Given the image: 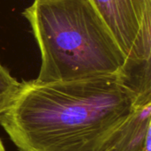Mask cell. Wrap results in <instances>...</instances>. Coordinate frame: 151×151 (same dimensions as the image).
Returning <instances> with one entry per match:
<instances>
[{
    "label": "cell",
    "mask_w": 151,
    "mask_h": 151,
    "mask_svg": "<svg viewBox=\"0 0 151 151\" xmlns=\"http://www.w3.org/2000/svg\"><path fill=\"white\" fill-rule=\"evenodd\" d=\"M151 99L135 103L128 119L111 134L104 151H151Z\"/></svg>",
    "instance_id": "cell-4"
},
{
    "label": "cell",
    "mask_w": 151,
    "mask_h": 151,
    "mask_svg": "<svg viewBox=\"0 0 151 151\" xmlns=\"http://www.w3.org/2000/svg\"><path fill=\"white\" fill-rule=\"evenodd\" d=\"M22 87V82L12 76L9 70L0 63V116L15 103Z\"/></svg>",
    "instance_id": "cell-5"
},
{
    "label": "cell",
    "mask_w": 151,
    "mask_h": 151,
    "mask_svg": "<svg viewBox=\"0 0 151 151\" xmlns=\"http://www.w3.org/2000/svg\"><path fill=\"white\" fill-rule=\"evenodd\" d=\"M111 31L127 65L151 62V0H90Z\"/></svg>",
    "instance_id": "cell-3"
},
{
    "label": "cell",
    "mask_w": 151,
    "mask_h": 151,
    "mask_svg": "<svg viewBox=\"0 0 151 151\" xmlns=\"http://www.w3.org/2000/svg\"><path fill=\"white\" fill-rule=\"evenodd\" d=\"M0 151H5V149H4V146L2 142V141L0 140Z\"/></svg>",
    "instance_id": "cell-6"
},
{
    "label": "cell",
    "mask_w": 151,
    "mask_h": 151,
    "mask_svg": "<svg viewBox=\"0 0 151 151\" xmlns=\"http://www.w3.org/2000/svg\"><path fill=\"white\" fill-rule=\"evenodd\" d=\"M136 97L119 73L75 81H22L0 125L20 151H104Z\"/></svg>",
    "instance_id": "cell-1"
},
{
    "label": "cell",
    "mask_w": 151,
    "mask_h": 151,
    "mask_svg": "<svg viewBox=\"0 0 151 151\" xmlns=\"http://www.w3.org/2000/svg\"><path fill=\"white\" fill-rule=\"evenodd\" d=\"M22 15L41 52L40 83L120 73L127 58L90 0H35Z\"/></svg>",
    "instance_id": "cell-2"
}]
</instances>
